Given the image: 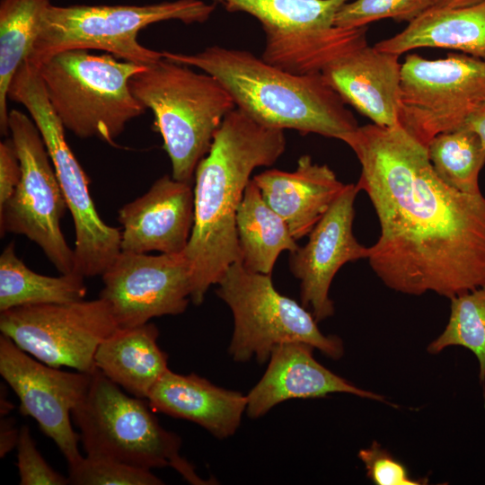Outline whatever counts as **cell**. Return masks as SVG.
<instances>
[{
    "label": "cell",
    "instance_id": "obj_38",
    "mask_svg": "<svg viewBox=\"0 0 485 485\" xmlns=\"http://www.w3.org/2000/svg\"><path fill=\"white\" fill-rule=\"evenodd\" d=\"M13 406L11 401L7 400V391L3 384H1V394H0V412L1 417L7 416L11 410H13Z\"/></svg>",
    "mask_w": 485,
    "mask_h": 485
},
{
    "label": "cell",
    "instance_id": "obj_8",
    "mask_svg": "<svg viewBox=\"0 0 485 485\" xmlns=\"http://www.w3.org/2000/svg\"><path fill=\"white\" fill-rule=\"evenodd\" d=\"M8 98L23 105L36 124L65 196L75 226V269L84 278L102 275L121 251V231L99 216L89 180L65 137V127L53 110L39 70L28 62L18 68Z\"/></svg>",
    "mask_w": 485,
    "mask_h": 485
},
{
    "label": "cell",
    "instance_id": "obj_21",
    "mask_svg": "<svg viewBox=\"0 0 485 485\" xmlns=\"http://www.w3.org/2000/svg\"><path fill=\"white\" fill-rule=\"evenodd\" d=\"M158 335L151 322L116 329L98 346L95 367L130 395L146 400L169 369L168 356L157 344Z\"/></svg>",
    "mask_w": 485,
    "mask_h": 485
},
{
    "label": "cell",
    "instance_id": "obj_13",
    "mask_svg": "<svg viewBox=\"0 0 485 485\" xmlns=\"http://www.w3.org/2000/svg\"><path fill=\"white\" fill-rule=\"evenodd\" d=\"M101 278L99 297L109 304L118 328L181 314L191 301V269L184 251L149 255L121 251Z\"/></svg>",
    "mask_w": 485,
    "mask_h": 485
},
{
    "label": "cell",
    "instance_id": "obj_19",
    "mask_svg": "<svg viewBox=\"0 0 485 485\" xmlns=\"http://www.w3.org/2000/svg\"><path fill=\"white\" fill-rule=\"evenodd\" d=\"M252 181L296 241L309 234L345 187L328 165L307 154L298 159L294 172L266 170Z\"/></svg>",
    "mask_w": 485,
    "mask_h": 485
},
{
    "label": "cell",
    "instance_id": "obj_14",
    "mask_svg": "<svg viewBox=\"0 0 485 485\" xmlns=\"http://www.w3.org/2000/svg\"><path fill=\"white\" fill-rule=\"evenodd\" d=\"M92 373L61 371L31 357L7 336H0V375L16 393L21 413L37 421L67 464L82 457L72 410L85 396Z\"/></svg>",
    "mask_w": 485,
    "mask_h": 485
},
{
    "label": "cell",
    "instance_id": "obj_7",
    "mask_svg": "<svg viewBox=\"0 0 485 485\" xmlns=\"http://www.w3.org/2000/svg\"><path fill=\"white\" fill-rule=\"evenodd\" d=\"M145 400L126 394L96 368L85 396L72 410L86 455L149 470L171 467L191 484H211L180 455V436L160 425Z\"/></svg>",
    "mask_w": 485,
    "mask_h": 485
},
{
    "label": "cell",
    "instance_id": "obj_15",
    "mask_svg": "<svg viewBox=\"0 0 485 485\" xmlns=\"http://www.w3.org/2000/svg\"><path fill=\"white\" fill-rule=\"evenodd\" d=\"M357 184L345 187L309 233L308 241L290 252L289 268L300 281L304 307L321 322L334 313L330 287L334 276L347 262L367 259L369 247L353 234Z\"/></svg>",
    "mask_w": 485,
    "mask_h": 485
},
{
    "label": "cell",
    "instance_id": "obj_25",
    "mask_svg": "<svg viewBox=\"0 0 485 485\" xmlns=\"http://www.w3.org/2000/svg\"><path fill=\"white\" fill-rule=\"evenodd\" d=\"M84 277L75 272L58 277L30 269L16 255L13 242L0 255V312L12 308L84 300Z\"/></svg>",
    "mask_w": 485,
    "mask_h": 485
},
{
    "label": "cell",
    "instance_id": "obj_9",
    "mask_svg": "<svg viewBox=\"0 0 485 485\" xmlns=\"http://www.w3.org/2000/svg\"><path fill=\"white\" fill-rule=\"evenodd\" d=\"M216 285V295L234 317L228 352L234 361L255 357L264 363L275 347L286 342L310 344L334 360L343 356L342 340L324 335L309 310L275 288L271 275L251 271L238 261Z\"/></svg>",
    "mask_w": 485,
    "mask_h": 485
},
{
    "label": "cell",
    "instance_id": "obj_4",
    "mask_svg": "<svg viewBox=\"0 0 485 485\" xmlns=\"http://www.w3.org/2000/svg\"><path fill=\"white\" fill-rule=\"evenodd\" d=\"M134 96L154 114L155 129L172 163V177L192 182L225 117L236 106L221 83L165 57L129 82Z\"/></svg>",
    "mask_w": 485,
    "mask_h": 485
},
{
    "label": "cell",
    "instance_id": "obj_32",
    "mask_svg": "<svg viewBox=\"0 0 485 485\" xmlns=\"http://www.w3.org/2000/svg\"><path fill=\"white\" fill-rule=\"evenodd\" d=\"M21 485H66L68 478L56 472L36 447L28 426L20 428L16 445Z\"/></svg>",
    "mask_w": 485,
    "mask_h": 485
},
{
    "label": "cell",
    "instance_id": "obj_20",
    "mask_svg": "<svg viewBox=\"0 0 485 485\" xmlns=\"http://www.w3.org/2000/svg\"><path fill=\"white\" fill-rule=\"evenodd\" d=\"M146 401L154 411L192 421L217 438L233 436L247 408V395L218 387L195 374L168 369Z\"/></svg>",
    "mask_w": 485,
    "mask_h": 485
},
{
    "label": "cell",
    "instance_id": "obj_11",
    "mask_svg": "<svg viewBox=\"0 0 485 485\" xmlns=\"http://www.w3.org/2000/svg\"><path fill=\"white\" fill-rule=\"evenodd\" d=\"M485 102V61L460 53L401 63L399 124L425 146L458 129Z\"/></svg>",
    "mask_w": 485,
    "mask_h": 485
},
{
    "label": "cell",
    "instance_id": "obj_10",
    "mask_svg": "<svg viewBox=\"0 0 485 485\" xmlns=\"http://www.w3.org/2000/svg\"><path fill=\"white\" fill-rule=\"evenodd\" d=\"M8 126L22 173L13 195L0 207L1 236H26L60 274L72 273L74 250L60 226L67 204L44 140L32 119L21 110L9 111Z\"/></svg>",
    "mask_w": 485,
    "mask_h": 485
},
{
    "label": "cell",
    "instance_id": "obj_23",
    "mask_svg": "<svg viewBox=\"0 0 485 485\" xmlns=\"http://www.w3.org/2000/svg\"><path fill=\"white\" fill-rule=\"evenodd\" d=\"M366 27L283 31L265 30L261 58L293 75L322 73L341 56L367 44Z\"/></svg>",
    "mask_w": 485,
    "mask_h": 485
},
{
    "label": "cell",
    "instance_id": "obj_30",
    "mask_svg": "<svg viewBox=\"0 0 485 485\" xmlns=\"http://www.w3.org/2000/svg\"><path fill=\"white\" fill-rule=\"evenodd\" d=\"M69 484L74 485H161L163 481L149 469L122 462L82 456L68 464Z\"/></svg>",
    "mask_w": 485,
    "mask_h": 485
},
{
    "label": "cell",
    "instance_id": "obj_2",
    "mask_svg": "<svg viewBox=\"0 0 485 485\" xmlns=\"http://www.w3.org/2000/svg\"><path fill=\"white\" fill-rule=\"evenodd\" d=\"M284 130L262 125L235 107L215 134L194 175V221L184 251L192 277L191 302L240 261L236 212L253 170L272 165L286 150Z\"/></svg>",
    "mask_w": 485,
    "mask_h": 485
},
{
    "label": "cell",
    "instance_id": "obj_26",
    "mask_svg": "<svg viewBox=\"0 0 485 485\" xmlns=\"http://www.w3.org/2000/svg\"><path fill=\"white\" fill-rule=\"evenodd\" d=\"M50 0L0 1V131L9 133L8 90L20 66L29 57Z\"/></svg>",
    "mask_w": 485,
    "mask_h": 485
},
{
    "label": "cell",
    "instance_id": "obj_37",
    "mask_svg": "<svg viewBox=\"0 0 485 485\" xmlns=\"http://www.w3.org/2000/svg\"><path fill=\"white\" fill-rule=\"evenodd\" d=\"M483 0H432L433 5L441 8H460L481 3Z\"/></svg>",
    "mask_w": 485,
    "mask_h": 485
},
{
    "label": "cell",
    "instance_id": "obj_1",
    "mask_svg": "<svg viewBox=\"0 0 485 485\" xmlns=\"http://www.w3.org/2000/svg\"><path fill=\"white\" fill-rule=\"evenodd\" d=\"M341 141L361 165L380 225L369 265L389 288L452 298L485 285V197L445 183L400 124L358 126Z\"/></svg>",
    "mask_w": 485,
    "mask_h": 485
},
{
    "label": "cell",
    "instance_id": "obj_27",
    "mask_svg": "<svg viewBox=\"0 0 485 485\" xmlns=\"http://www.w3.org/2000/svg\"><path fill=\"white\" fill-rule=\"evenodd\" d=\"M228 12L246 13L256 18L263 31H299L323 30L351 0H213Z\"/></svg>",
    "mask_w": 485,
    "mask_h": 485
},
{
    "label": "cell",
    "instance_id": "obj_34",
    "mask_svg": "<svg viewBox=\"0 0 485 485\" xmlns=\"http://www.w3.org/2000/svg\"><path fill=\"white\" fill-rule=\"evenodd\" d=\"M21 173L20 160L10 137L0 143V207L13 195Z\"/></svg>",
    "mask_w": 485,
    "mask_h": 485
},
{
    "label": "cell",
    "instance_id": "obj_5",
    "mask_svg": "<svg viewBox=\"0 0 485 485\" xmlns=\"http://www.w3.org/2000/svg\"><path fill=\"white\" fill-rule=\"evenodd\" d=\"M146 66L88 49L65 50L39 68L48 101L66 129L81 138L113 145L146 110L131 92V78Z\"/></svg>",
    "mask_w": 485,
    "mask_h": 485
},
{
    "label": "cell",
    "instance_id": "obj_16",
    "mask_svg": "<svg viewBox=\"0 0 485 485\" xmlns=\"http://www.w3.org/2000/svg\"><path fill=\"white\" fill-rule=\"evenodd\" d=\"M191 183L163 175L141 197L124 205L121 251L181 253L187 247L194 221Z\"/></svg>",
    "mask_w": 485,
    "mask_h": 485
},
{
    "label": "cell",
    "instance_id": "obj_22",
    "mask_svg": "<svg viewBox=\"0 0 485 485\" xmlns=\"http://www.w3.org/2000/svg\"><path fill=\"white\" fill-rule=\"evenodd\" d=\"M375 48L398 56L419 48H443L485 61V0L460 8L431 6Z\"/></svg>",
    "mask_w": 485,
    "mask_h": 485
},
{
    "label": "cell",
    "instance_id": "obj_3",
    "mask_svg": "<svg viewBox=\"0 0 485 485\" xmlns=\"http://www.w3.org/2000/svg\"><path fill=\"white\" fill-rule=\"evenodd\" d=\"M163 56L216 77L237 108L267 127L339 140L358 128L322 73L293 75L249 51L219 46L194 54L163 51Z\"/></svg>",
    "mask_w": 485,
    "mask_h": 485
},
{
    "label": "cell",
    "instance_id": "obj_35",
    "mask_svg": "<svg viewBox=\"0 0 485 485\" xmlns=\"http://www.w3.org/2000/svg\"><path fill=\"white\" fill-rule=\"evenodd\" d=\"M20 429L14 428L12 419L1 417L0 421V456L4 457L16 447Z\"/></svg>",
    "mask_w": 485,
    "mask_h": 485
},
{
    "label": "cell",
    "instance_id": "obj_28",
    "mask_svg": "<svg viewBox=\"0 0 485 485\" xmlns=\"http://www.w3.org/2000/svg\"><path fill=\"white\" fill-rule=\"evenodd\" d=\"M434 172L450 187L468 194L481 193L479 175L485 164V148L470 128L436 135L427 146Z\"/></svg>",
    "mask_w": 485,
    "mask_h": 485
},
{
    "label": "cell",
    "instance_id": "obj_29",
    "mask_svg": "<svg viewBox=\"0 0 485 485\" xmlns=\"http://www.w3.org/2000/svg\"><path fill=\"white\" fill-rule=\"evenodd\" d=\"M451 346L472 352L479 363V379L485 382V285L450 298V315L442 333L428 346L430 354Z\"/></svg>",
    "mask_w": 485,
    "mask_h": 485
},
{
    "label": "cell",
    "instance_id": "obj_12",
    "mask_svg": "<svg viewBox=\"0 0 485 485\" xmlns=\"http://www.w3.org/2000/svg\"><path fill=\"white\" fill-rule=\"evenodd\" d=\"M1 333L53 367L92 373L100 343L117 323L101 298L67 304L24 305L0 312Z\"/></svg>",
    "mask_w": 485,
    "mask_h": 485
},
{
    "label": "cell",
    "instance_id": "obj_24",
    "mask_svg": "<svg viewBox=\"0 0 485 485\" xmlns=\"http://www.w3.org/2000/svg\"><path fill=\"white\" fill-rule=\"evenodd\" d=\"M236 230L240 262L253 272L271 275L280 253L299 247L286 221L266 203L252 179L236 212Z\"/></svg>",
    "mask_w": 485,
    "mask_h": 485
},
{
    "label": "cell",
    "instance_id": "obj_6",
    "mask_svg": "<svg viewBox=\"0 0 485 485\" xmlns=\"http://www.w3.org/2000/svg\"><path fill=\"white\" fill-rule=\"evenodd\" d=\"M216 4L175 0L144 5L57 6L45 11L34 47L26 59L38 69L57 53L70 49H98L122 60L147 66L163 57L137 40L138 32L159 22L176 20L202 23Z\"/></svg>",
    "mask_w": 485,
    "mask_h": 485
},
{
    "label": "cell",
    "instance_id": "obj_33",
    "mask_svg": "<svg viewBox=\"0 0 485 485\" xmlns=\"http://www.w3.org/2000/svg\"><path fill=\"white\" fill-rule=\"evenodd\" d=\"M358 457L365 465L367 477L377 485H419L427 479H413L406 466L374 441L361 449Z\"/></svg>",
    "mask_w": 485,
    "mask_h": 485
},
{
    "label": "cell",
    "instance_id": "obj_18",
    "mask_svg": "<svg viewBox=\"0 0 485 485\" xmlns=\"http://www.w3.org/2000/svg\"><path fill=\"white\" fill-rule=\"evenodd\" d=\"M313 348L304 342H286L273 348L267 370L247 394L249 417L260 418L289 399L320 398L334 392L385 401L383 395L360 389L321 365L313 356Z\"/></svg>",
    "mask_w": 485,
    "mask_h": 485
},
{
    "label": "cell",
    "instance_id": "obj_36",
    "mask_svg": "<svg viewBox=\"0 0 485 485\" xmlns=\"http://www.w3.org/2000/svg\"><path fill=\"white\" fill-rule=\"evenodd\" d=\"M464 126L480 136L485 148V102L468 119Z\"/></svg>",
    "mask_w": 485,
    "mask_h": 485
},
{
    "label": "cell",
    "instance_id": "obj_17",
    "mask_svg": "<svg viewBox=\"0 0 485 485\" xmlns=\"http://www.w3.org/2000/svg\"><path fill=\"white\" fill-rule=\"evenodd\" d=\"M398 55L364 45L334 60L322 75L326 83L374 124H399L401 64Z\"/></svg>",
    "mask_w": 485,
    "mask_h": 485
},
{
    "label": "cell",
    "instance_id": "obj_31",
    "mask_svg": "<svg viewBox=\"0 0 485 485\" xmlns=\"http://www.w3.org/2000/svg\"><path fill=\"white\" fill-rule=\"evenodd\" d=\"M431 6L432 0H351L338 11L334 25L357 29L383 19L410 22Z\"/></svg>",
    "mask_w": 485,
    "mask_h": 485
}]
</instances>
